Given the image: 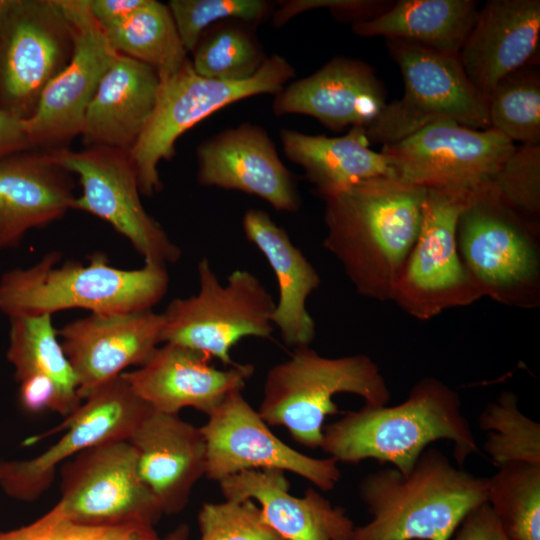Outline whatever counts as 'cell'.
Instances as JSON below:
<instances>
[{"instance_id":"obj_12","label":"cell","mask_w":540,"mask_h":540,"mask_svg":"<svg viewBox=\"0 0 540 540\" xmlns=\"http://www.w3.org/2000/svg\"><path fill=\"white\" fill-rule=\"evenodd\" d=\"M47 151L61 167L79 177L82 194L76 197L73 209L109 223L145 262L166 266L180 259L181 249L142 205L137 170L129 152L101 146Z\"/></svg>"},{"instance_id":"obj_34","label":"cell","mask_w":540,"mask_h":540,"mask_svg":"<svg viewBox=\"0 0 540 540\" xmlns=\"http://www.w3.org/2000/svg\"><path fill=\"white\" fill-rule=\"evenodd\" d=\"M490 129L513 143L540 145V74L527 65L503 78L488 99Z\"/></svg>"},{"instance_id":"obj_20","label":"cell","mask_w":540,"mask_h":540,"mask_svg":"<svg viewBox=\"0 0 540 540\" xmlns=\"http://www.w3.org/2000/svg\"><path fill=\"white\" fill-rule=\"evenodd\" d=\"M210 360L199 351L164 343L143 365L121 376L154 411L178 414L190 407L208 416L229 393L242 390L254 372L251 364L221 370Z\"/></svg>"},{"instance_id":"obj_19","label":"cell","mask_w":540,"mask_h":540,"mask_svg":"<svg viewBox=\"0 0 540 540\" xmlns=\"http://www.w3.org/2000/svg\"><path fill=\"white\" fill-rule=\"evenodd\" d=\"M197 181L255 195L273 208L297 212L301 198L291 172L267 132L249 123L204 141L197 149Z\"/></svg>"},{"instance_id":"obj_37","label":"cell","mask_w":540,"mask_h":540,"mask_svg":"<svg viewBox=\"0 0 540 540\" xmlns=\"http://www.w3.org/2000/svg\"><path fill=\"white\" fill-rule=\"evenodd\" d=\"M488 185L506 206L539 228L540 145L516 147Z\"/></svg>"},{"instance_id":"obj_41","label":"cell","mask_w":540,"mask_h":540,"mask_svg":"<svg viewBox=\"0 0 540 540\" xmlns=\"http://www.w3.org/2000/svg\"><path fill=\"white\" fill-rule=\"evenodd\" d=\"M452 537V540H510L487 502L471 510Z\"/></svg>"},{"instance_id":"obj_30","label":"cell","mask_w":540,"mask_h":540,"mask_svg":"<svg viewBox=\"0 0 540 540\" xmlns=\"http://www.w3.org/2000/svg\"><path fill=\"white\" fill-rule=\"evenodd\" d=\"M9 344L6 357L14 367L15 378H44L57 387L64 417L82 404L73 368L58 339L52 315L9 317Z\"/></svg>"},{"instance_id":"obj_16","label":"cell","mask_w":540,"mask_h":540,"mask_svg":"<svg viewBox=\"0 0 540 540\" xmlns=\"http://www.w3.org/2000/svg\"><path fill=\"white\" fill-rule=\"evenodd\" d=\"M207 448L205 476L221 481L247 470L289 471L322 491L332 490L341 473L332 458L307 456L280 440L243 397L229 393L200 427Z\"/></svg>"},{"instance_id":"obj_31","label":"cell","mask_w":540,"mask_h":540,"mask_svg":"<svg viewBox=\"0 0 540 540\" xmlns=\"http://www.w3.org/2000/svg\"><path fill=\"white\" fill-rule=\"evenodd\" d=\"M103 31L116 52L150 65L160 79L188 59L168 6L155 0H146L127 19Z\"/></svg>"},{"instance_id":"obj_29","label":"cell","mask_w":540,"mask_h":540,"mask_svg":"<svg viewBox=\"0 0 540 540\" xmlns=\"http://www.w3.org/2000/svg\"><path fill=\"white\" fill-rule=\"evenodd\" d=\"M479 13L473 0H399L381 14L356 21L364 37L383 36L458 55Z\"/></svg>"},{"instance_id":"obj_24","label":"cell","mask_w":540,"mask_h":540,"mask_svg":"<svg viewBox=\"0 0 540 540\" xmlns=\"http://www.w3.org/2000/svg\"><path fill=\"white\" fill-rule=\"evenodd\" d=\"M70 172L47 150L32 148L0 158V251L25 234L61 219L75 202Z\"/></svg>"},{"instance_id":"obj_44","label":"cell","mask_w":540,"mask_h":540,"mask_svg":"<svg viewBox=\"0 0 540 540\" xmlns=\"http://www.w3.org/2000/svg\"><path fill=\"white\" fill-rule=\"evenodd\" d=\"M161 540H190L189 527L186 524H180Z\"/></svg>"},{"instance_id":"obj_23","label":"cell","mask_w":540,"mask_h":540,"mask_svg":"<svg viewBox=\"0 0 540 540\" xmlns=\"http://www.w3.org/2000/svg\"><path fill=\"white\" fill-rule=\"evenodd\" d=\"M385 91L366 63L336 57L312 75L291 83L275 96L277 116L304 114L339 131L368 127L386 106Z\"/></svg>"},{"instance_id":"obj_5","label":"cell","mask_w":540,"mask_h":540,"mask_svg":"<svg viewBox=\"0 0 540 540\" xmlns=\"http://www.w3.org/2000/svg\"><path fill=\"white\" fill-rule=\"evenodd\" d=\"M339 393L358 395L366 406H384L391 396L369 356L331 358L309 346L296 347L268 371L258 413L268 425L287 428L297 443L320 448L326 417L339 412L333 401Z\"/></svg>"},{"instance_id":"obj_26","label":"cell","mask_w":540,"mask_h":540,"mask_svg":"<svg viewBox=\"0 0 540 540\" xmlns=\"http://www.w3.org/2000/svg\"><path fill=\"white\" fill-rule=\"evenodd\" d=\"M159 87L153 67L117 53L85 111L81 136L86 147L130 153L154 111Z\"/></svg>"},{"instance_id":"obj_10","label":"cell","mask_w":540,"mask_h":540,"mask_svg":"<svg viewBox=\"0 0 540 540\" xmlns=\"http://www.w3.org/2000/svg\"><path fill=\"white\" fill-rule=\"evenodd\" d=\"M473 191L428 187L416 241L391 299L413 318L429 320L481 298L459 254L457 227Z\"/></svg>"},{"instance_id":"obj_39","label":"cell","mask_w":540,"mask_h":540,"mask_svg":"<svg viewBox=\"0 0 540 540\" xmlns=\"http://www.w3.org/2000/svg\"><path fill=\"white\" fill-rule=\"evenodd\" d=\"M181 41L193 52L202 34L219 20H261L269 4L262 0H171L167 4Z\"/></svg>"},{"instance_id":"obj_40","label":"cell","mask_w":540,"mask_h":540,"mask_svg":"<svg viewBox=\"0 0 540 540\" xmlns=\"http://www.w3.org/2000/svg\"><path fill=\"white\" fill-rule=\"evenodd\" d=\"M388 3L390 2L367 0H295L283 4L274 14L273 22L279 27L293 16L313 8H329L332 12L354 15L365 20L386 11L391 6Z\"/></svg>"},{"instance_id":"obj_17","label":"cell","mask_w":540,"mask_h":540,"mask_svg":"<svg viewBox=\"0 0 540 540\" xmlns=\"http://www.w3.org/2000/svg\"><path fill=\"white\" fill-rule=\"evenodd\" d=\"M73 28V52L48 83L34 114L23 120L34 148H64L81 135L85 111L117 55L90 10L89 0H57Z\"/></svg>"},{"instance_id":"obj_18","label":"cell","mask_w":540,"mask_h":540,"mask_svg":"<svg viewBox=\"0 0 540 540\" xmlns=\"http://www.w3.org/2000/svg\"><path fill=\"white\" fill-rule=\"evenodd\" d=\"M163 316L152 310L90 313L57 331L85 400L129 366L143 365L162 342Z\"/></svg>"},{"instance_id":"obj_28","label":"cell","mask_w":540,"mask_h":540,"mask_svg":"<svg viewBox=\"0 0 540 540\" xmlns=\"http://www.w3.org/2000/svg\"><path fill=\"white\" fill-rule=\"evenodd\" d=\"M280 136L286 156L303 168L322 198L364 180L396 175L385 156L369 147L364 127H351L340 137L288 129Z\"/></svg>"},{"instance_id":"obj_3","label":"cell","mask_w":540,"mask_h":540,"mask_svg":"<svg viewBox=\"0 0 540 540\" xmlns=\"http://www.w3.org/2000/svg\"><path fill=\"white\" fill-rule=\"evenodd\" d=\"M371 515L350 540H451L464 517L487 502V478L454 466L427 447L413 467L373 471L359 483Z\"/></svg>"},{"instance_id":"obj_45","label":"cell","mask_w":540,"mask_h":540,"mask_svg":"<svg viewBox=\"0 0 540 540\" xmlns=\"http://www.w3.org/2000/svg\"><path fill=\"white\" fill-rule=\"evenodd\" d=\"M6 3H7V0H0V11L6 5Z\"/></svg>"},{"instance_id":"obj_43","label":"cell","mask_w":540,"mask_h":540,"mask_svg":"<svg viewBox=\"0 0 540 540\" xmlns=\"http://www.w3.org/2000/svg\"><path fill=\"white\" fill-rule=\"evenodd\" d=\"M32 148L23 120L0 109V158Z\"/></svg>"},{"instance_id":"obj_15","label":"cell","mask_w":540,"mask_h":540,"mask_svg":"<svg viewBox=\"0 0 540 540\" xmlns=\"http://www.w3.org/2000/svg\"><path fill=\"white\" fill-rule=\"evenodd\" d=\"M515 148V143L493 129L441 121L383 145L381 153L407 182L476 191L492 181Z\"/></svg>"},{"instance_id":"obj_14","label":"cell","mask_w":540,"mask_h":540,"mask_svg":"<svg viewBox=\"0 0 540 540\" xmlns=\"http://www.w3.org/2000/svg\"><path fill=\"white\" fill-rule=\"evenodd\" d=\"M53 431L61 438L38 456L27 460L0 462V487L20 501L37 499L51 485L57 467L76 454L98 444L128 441L151 408L120 375L94 394Z\"/></svg>"},{"instance_id":"obj_38","label":"cell","mask_w":540,"mask_h":540,"mask_svg":"<svg viewBox=\"0 0 540 540\" xmlns=\"http://www.w3.org/2000/svg\"><path fill=\"white\" fill-rule=\"evenodd\" d=\"M197 521L199 540H285L251 499L204 503Z\"/></svg>"},{"instance_id":"obj_27","label":"cell","mask_w":540,"mask_h":540,"mask_svg":"<svg viewBox=\"0 0 540 540\" xmlns=\"http://www.w3.org/2000/svg\"><path fill=\"white\" fill-rule=\"evenodd\" d=\"M242 226L245 237L265 256L278 282L279 298L272 314L273 326L278 328L288 346H310L316 328L306 301L321 284L317 270L292 243L287 231L265 211L247 210Z\"/></svg>"},{"instance_id":"obj_9","label":"cell","mask_w":540,"mask_h":540,"mask_svg":"<svg viewBox=\"0 0 540 540\" xmlns=\"http://www.w3.org/2000/svg\"><path fill=\"white\" fill-rule=\"evenodd\" d=\"M199 291L188 298H175L161 313L162 342L178 344L233 366L230 352L244 337L270 338L275 302L247 270L237 269L222 285L209 260L197 267Z\"/></svg>"},{"instance_id":"obj_21","label":"cell","mask_w":540,"mask_h":540,"mask_svg":"<svg viewBox=\"0 0 540 540\" xmlns=\"http://www.w3.org/2000/svg\"><path fill=\"white\" fill-rule=\"evenodd\" d=\"M128 442L137 454L139 476L163 515L180 513L206 473L207 448L201 428L178 414L151 409Z\"/></svg>"},{"instance_id":"obj_25","label":"cell","mask_w":540,"mask_h":540,"mask_svg":"<svg viewBox=\"0 0 540 540\" xmlns=\"http://www.w3.org/2000/svg\"><path fill=\"white\" fill-rule=\"evenodd\" d=\"M227 500L259 503L265 520L285 540H350L354 522L314 488L303 497L289 493L284 472L247 470L218 482Z\"/></svg>"},{"instance_id":"obj_8","label":"cell","mask_w":540,"mask_h":540,"mask_svg":"<svg viewBox=\"0 0 540 540\" xmlns=\"http://www.w3.org/2000/svg\"><path fill=\"white\" fill-rule=\"evenodd\" d=\"M389 51L404 82L403 96L365 128L370 142H398L436 122L452 121L490 129L488 101L467 77L458 55L388 39Z\"/></svg>"},{"instance_id":"obj_2","label":"cell","mask_w":540,"mask_h":540,"mask_svg":"<svg viewBox=\"0 0 540 540\" xmlns=\"http://www.w3.org/2000/svg\"><path fill=\"white\" fill-rule=\"evenodd\" d=\"M437 440L453 442L459 466L479 453L459 394L441 380L425 377L397 405H364L325 426L320 448L338 463L375 459L407 472Z\"/></svg>"},{"instance_id":"obj_22","label":"cell","mask_w":540,"mask_h":540,"mask_svg":"<svg viewBox=\"0 0 540 540\" xmlns=\"http://www.w3.org/2000/svg\"><path fill=\"white\" fill-rule=\"evenodd\" d=\"M539 38V0H491L479 10L458 58L488 101L503 78L536 59Z\"/></svg>"},{"instance_id":"obj_11","label":"cell","mask_w":540,"mask_h":540,"mask_svg":"<svg viewBox=\"0 0 540 540\" xmlns=\"http://www.w3.org/2000/svg\"><path fill=\"white\" fill-rule=\"evenodd\" d=\"M57 0H7L0 11V109L26 120L73 52Z\"/></svg>"},{"instance_id":"obj_42","label":"cell","mask_w":540,"mask_h":540,"mask_svg":"<svg viewBox=\"0 0 540 540\" xmlns=\"http://www.w3.org/2000/svg\"><path fill=\"white\" fill-rule=\"evenodd\" d=\"M89 1L91 13L102 29L121 23L146 2V0Z\"/></svg>"},{"instance_id":"obj_33","label":"cell","mask_w":540,"mask_h":540,"mask_svg":"<svg viewBox=\"0 0 540 540\" xmlns=\"http://www.w3.org/2000/svg\"><path fill=\"white\" fill-rule=\"evenodd\" d=\"M486 433L483 450L497 468L516 462L540 464V424L518 408V397L505 390L480 413Z\"/></svg>"},{"instance_id":"obj_7","label":"cell","mask_w":540,"mask_h":540,"mask_svg":"<svg viewBox=\"0 0 540 540\" xmlns=\"http://www.w3.org/2000/svg\"><path fill=\"white\" fill-rule=\"evenodd\" d=\"M294 74L285 58L273 54L245 80L200 76L189 59L176 72L161 78L154 111L130 151L140 193L151 197L161 190L158 163L174 156L175 143L184 132L233 102L258 94L277 95Z\"/></svg>"},{"instance_id":"obj_13","label":"cell","mask_w":540,"mask_h":540,"mask_svg":"<svg viewBox=\"0 0 540 540\" xmlns=\"http://www.w3.org/2000/svg\"><path fill=\"white\" fill-rule=\"evenodd\" d=\"M63 514L90 525H152L162 510L139 476L137 454L128 441L95 445L67 460L61 469Z\"/></svg>"},{"instance_id":"obj_32","label":"cell","mask_w":540,"mask_h":540,"mask_svg":"<svg viewBox=\"0 0 540 540\" xmlns=\"http://www.w3.org/2000/svg\"><path fill=\"white\" fill-rule=\"evenodd\" d=\"M487 503L510 540H540V464L499 467L487 478Z\"/></svg>"},{"instance_id":"obj_35","label":"cell","mask_w":540,"mask_h":540,"mask_svg":"<svg viewBox=\"0 0 540 540\" xmlns=\"http://www.w3.org/2000/svg\"><path fill=\"white\" fill-rule=\"evenodd\" d=\"M192 53L197 74L230 81L251 78L267 59L255 37L233 23L203 33Z\"/></svg>"},{"instance_id":"obj_4","label":"cell","mask_w":540,"mask_h":540,"mask_svg":"<svg viewBox=\"0 0 540 540\" xmlns=\"http://www.w3.org/2000/svg\"><path fill=\"white\" fill-rule=\"evenodd\" d=\"M49 252L28 268L6 271L0 278V311L9 317L52 315L69 309L112 314L151 310L169 286L166 266L145 262L139 269L112 266L94 253L87 265Z\"/></svg>"},{"instance_id":"obj_6","label":"cell","mask_w":540,"mask_h":540,"mask_svg":"<svg viewBox=\"0 0 540 540\" xmlns=\"http://www.w3.org/2000/svg\"><path fill=\"white\" fill-rule=\"evenodd\" d=\"M539 228L506 206L489 185L476 191L457 227L460 257L481 298L532 309L540 303Z\"/></svg>"},{"instance_id":"obj_1","label":"cell","mask_w":540,"mask_h":540,"mask_svg":"<svg viewBox=\"0 0 540 540\" xmlns=\"http://www.w3.org/2000/svg\"><path fill=\"white\" fill-rule=\"evenodd\" d=\"M425 194L426 187L390 175L323 198V247L341 264L360 295L391 299L419 233Z\"/></svg>"},{"instance_id":"obj_36","label":"cell","mask_w":540,"mask_h":540,"mask_svg":"<svg viewBox=\"0 0 540 540\" xmlns=\"http://www.w3.org/2000/svg\"><path fill=\"white\" fill-rule=\"evenodd\" d=\"M0 540H161L147 524L90 525L67 518L56 504L33 522L0 530Z\"/></svg>"}]
</instances>
